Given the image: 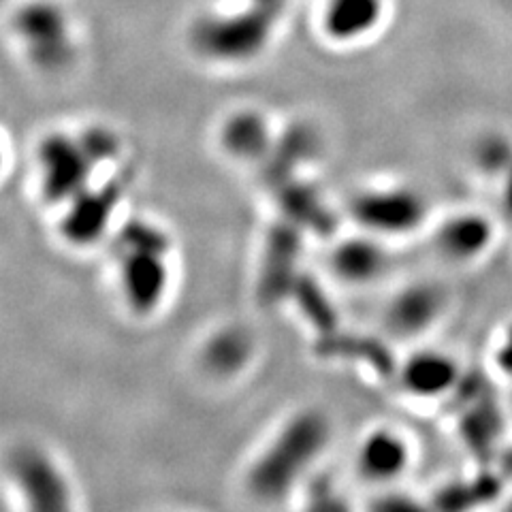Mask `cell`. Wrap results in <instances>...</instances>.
<instances>
[{
	"label": "cell",
	"mask_w": 512,
	"mask_h": 512,
	"mask_svg": "<svg viewBox=\"0 0 512 512\" xmlns=\"http://www.w3.org/2000/svg\"><path fill=\"white\" fill-rule=\"evenodd\" d=\"M333 436L329 416L318 408L293 412L271 434L246 470V489L256 502L278 504L293 495L325 455Z\"/></svg>",
	"instance_id": "obj_1"
},
{
	"label": "cell",
	"mask_w": 512,
	"mask_h": 512,
	"mask_svg": "<svg viewBox=\"0 0 512 512\" xmlns=\"http://www.w3.org/2000/svg\"><path fill=\"white\" fill-rule=\"evenodd\" d=\"M118 293L137 318L156 314L171 291V239L158 224L133 218L118 231Z\"/></svg>",
	"instance_id": "obj_2"
},
{
	"label": "cell",
	"mask_w": 512,
	"mask_h": 512,
	"mask_svg": "<svg viewBox=\"0 0 512 512\" xmlns=\"http://www.w3.org/2000/svg\"><path fill=\"white\" fill-rule=\"evenodd\" d=\"M7 476L22 512H75V489L60 461L39 444H18L7 459Z\"/></svg>",
	"instance_id": "obj_3"
},
{
	"label": "cell",
	"mask_w": 512,
	"mask_h": 512,
	"mask_svg": "<svg viewBox=\"0 0 512 512\" xmlns=\"http://www.w3.org/2000/svg\"><path fill=\"white\" fill-rule=\"evenodd\" d=\"M348 212L363 233L387 242L423 229L429 205L421 192L410 186H376L357 192Z\"/></svg>",
	"instance_id": "obj_4"
},
{
	"label": "cell",
	"mask_w": 512,
	"mask_h": 512,
	"mask_svg": "<svg viewBox=\"0 0 512 512\" xmlns=\"http://www.w3.org/2000/svg\"><path fill=\"white\" fill-rule=\"evenodd\" d=\"M37 165L43 199L60 207L90 188V178L96 169L79 137L64 133L47 135L39 143Z\"/></svg>",
	"instance_id": "obj_5"
},
{
	"label": "cell",
	"mask_w": 512,
	"mask_h": 512,
	"mask_svg": "<svg viewBox=\"0 0 512 512\" xmlns=\"http://www.w3.org/2000/svg\"><path fill=\"white\" fill-rule=\"evenodd\" d=\"M448 306L446 288L438 282H412L393 295L384 310V327L397 340H414L434 329Z\"/></svg>",
	"instance_id": "obj_6"
},
{
	"label": "cell",
	"mask_w": 512,
	"mask_h": 512,
	"mask_svg": "<svg viewBox=\"0 0 512 512\" xmlns=\"http://www.w3.org/2000/svg\"><path fill=\"white\" fill-rule=\"evenodd\" d=\"M15 32L41 67H58L71 54L67 15L54 3L37 0L15 15Z\"/></svg>",
	"instance_id": "obj_7"
},
{
	"label": "cell",
	"mask_w": 512,
	"mask_h": 512,
	"mask_svg": "<svg viewBox=\"0 0 512 512\" xmlns=\"http://www.w3.org/2000/svg\"><path fill=\"white\" fill-rule=\"evenodd\" d=\"M116 203L118 195L111 186L101 190L86 188L82 195L64 205L58 222L62 242L75 250H88L99 244L114 222Z\"/></svg>",
	"instance_id": "obj_8"
},
{
	"label": "cell",
	"mask_w": 512,
	"mask_h": 512,
	"mask_svg": "<svg viewBox=\"0 0 512 512\" xmlns=\"http://www.w3.org/2000/svg\"><path fill=\"white\" fill-rule=\"evenodd\" d=\"M399 387L414 399L423 402H436L453 395L463 380L461 363L448 355L444 350L436 348H419L404 359L397 367Z\"/></svg>",
	"instance_id": "obj_9"
},
{
	"label": "cell",
	"mask_w": 512,
	"mask_h": 512,
	"mask_svg": "<svg viewBox=\"0 0 512 512\" xmlns=\"http://www.w3.org/2000/svg\"><path fill=\"white\" fill-rule=\"evenodd\" d=\"M410 466L412 444L395 427H372L357 446L355 468L359 476L372 485L387 487L402 478Z\"/></svg>",
	"instance_id": "obj_10"
},
{
	"label": "cell",
	"mask_w": 512,
	"mask_h": 512,
	"mask_svg": "<svg viewBox=\"0 0 512 512\" xmlns=\"http://www.w3.org/2000/svg\"><path fill=\"white\" fill-rule=\"evenodd\" d=\"M434 244L448 263L470 265L495 244V224L480 212H455L436 227Z\"/></svg>",
	"instance_id": "obj_11"
},
{
	"label": "cell",
	"mask_w": 512,
	"mask_h": 512,
	"mask_svg": "<svg viewBox=\"0 0 512 512\" xmlns=\"http://www.w3.org/2000/svg\"><path fill=\"white\" fill-rule=\"evenodd\" d=\"M387 242L370 233L340 239L329 254V269L335 280L348 286L374 284L389 269Z\"/></svg>",
	"instance_id": "obj_12"
},
{
	"label": "cell",
	"mask_w": 512,
	"mask_h": 512,
	"mask_svg": "<svg viewBox=\"0 0 512 512\" xmlns=\"http://www.w3.org/2000/svg\"><path fill=\"white\" fill-rule=\"evenodd\" d=\"M301 235L299 227L291 220H284L271 231L265 248V261L261 267V295L269 301H278L293 293L299 280L297 261H299Z\"/></svg>",
	"instance_id": "obj_13"
},
{
	"label": "cell",
	"mask_w": 512,
	"mask_h": 512,
	"mask_svg": "<svg viewBox=\"0 0 512 512\" xmlns=\"http://www.w3.org/2000/svg\"><path fill=\"white\" fill-rule=\"evenodd\" d=\"M254 357V342L242 327H220L203 342L201 363L205 372L216 378L242 374Z\"/></svg>",
	"instance_id": "obj_14"
},
{
	"label": "cell",
	"mask_w": 512,
	"mask_h": 512,
	"mask_svg": "<svg viewBox=\"0 0 512 512\" xmlns=\"http://www.w3.org/2000/svg\"><path fill=\"white\" fill-rule=\"evenodd\" d=\"M382 7L384 0H325V35L338 43L359 41L378 26Z\"/></svg>",
	"instance_id": "obj_15"
},
{
	"label": "cell",
	"mask_w": 512,
	"mask_h": 512,
	"mask_svg": "<svg viewBox=\"0 0 512 512\" xmlns=\"http://www.w3.org/2000/svg\"><path fill=\"white\" fill-rule=\"evenodd\" d=\"M222 150L242 163H256L274 146L269 122L256 111H237L220 131Z\"/></svg>",
	"instance_id": "obj_16"
},
{
	"label": "cell",
	"mask_w": 512,
	"mask_h": 512,
	"mask_svg": "<svg viewBox=\"0 0 512 512\" xmlns=\"http://www.w3.org/2000/svg\"><path fill=\"white\" fill-rule=\"evenodd\" d=\"M498 493V480L491 476H480L476 480H459V483L442 487L431 502H434L438 512H472L474 508L493 502L498 498Z\"/></svg>",
	"instance_id": "obj_17"
},
{
	"label": "cell",
	"mask_w": 512,
	"mask_h": 512,
	"mask_svg": "<svg viewBox=\"0 0 512 512\" xmlns=\"http://www.w3.org/2000/svg\"><path fill=\"white\" fill-rule=\"evenodd\" d=\"M370 512H438L431 500H421L404 491H384L372 502Z\"/></svg>",
	"instance_id": "obj_18"
},
{
	"label": "cell",
	"mask_w": 512,
	"mask_h": 512,
	"mask_svg": "<svg viewBox=\"0 0 512 512\" xmlns=\"http://www.w3.org/2000/svg\"><path fill=\"white\" fill-rule=\"evenodd\" d=\"M79 141H82V146L86 148L96 167L107 163L109 158L118 154V139L107 128H88V131L79 135Z\"/></svg>",
	"instance_id": "obj_19"
},
{
	"label": "cell",
	"mask_w": 512,
	"mask_h": 512,
	"mask_svg": "<svg viewBox=\"0 0 512 512\" xmlns=\"http://www.w3.org/2000/svg\"><path fill=\"white\" fill-rule=\"evenodd\" d=\"M306 512H350V508L340 493L325 487L310 495V504H306Z\"/></svg>",
	"instance_id": "obj_20"
},
{
	"label": "cell",
	"mask_w": 512,
	"mask_h": 512,
	"mask_svg": "<svg viewBox=\"0 0 512 512\" xmlns=\"http://www.w3.org/2000/svg\"><path fill=\"white\" fill-rule=\"evenodd\" d=\"M502 512H512V495L510 498L506 500V504H504V508H502Z\"/></svg>",
	"instance_id": "obj_21"
}]
</instances>
